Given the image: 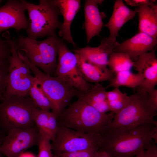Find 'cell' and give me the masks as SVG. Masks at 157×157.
Masks as SVG:
<instances>
[{"mask_svg":"<svg viewBox=\"0 0 157 157\" xmlns=\"http://www.w3.org/2000/svg\"><path fill=\"white\" fill-rule=\"evenodd\" d=\"M156 131L157 124L109 130L102 135L103 142L99 150L105 151L112 157H134L140 149L149 147L152 135Z\"/></svg>","mask_w":157,"mask_h":157,"instance_id":"obj_1","label":"cell"},{"mask_svg":"<svg viewBox=\"0 0 157 157\" xmlns=\"http://www.w3.org/2000/svg\"><path fill=\"white\" fill-rule=\"evenodd\" d=\"M115 115L112 112H100L78 98L60 115L58 123L81 132L102 135L110 129Z\"/></svg>","mask_w":157,"mask_h":157,"instance_id":"obj_2","label":"cell"},{"mask_svg":"<svg viewBox=\"0 0 157 157\" xmlns=\"http://www.w3.org/2000/svg\"><path fill=\"white\" fill-rule=\"evenodd\" d=\"M19 57L29 67L43 92L50 101L52 112L57 118L75 97H80L82 92L63 79L45 74L32 64L24 54Z\"/></svg>","mask_w":157,"mask_h":157,"instance_id":"obj_3","label":"cell"},{"mask_svg":"<svg viewBox=\"0 0 157 157\" xmlns=\"http://www.w3.org/2000/svg\"><path fill=\"white\" fill-rule=\"evenodd\" d=\"M56 35L42 40L30 39L19 34L13 41L17 51L24 52L30 62L46 74H54L60 40Z\"/></svg>","mask_w":157,"mask_h":157,"instance_id":"obj_4","label":"cell"},{"mask_svg":"<svg viewBox=\"0 0 157 157\" xmlns=\"http://www.w3.org/2000/svg\"><path fill=\"white\" fill-rule=\"evenodd\" d=\"M21 1L28 13V38L36 40L56 35V30L62 23L58 19L61 14L54 0H40L38 4Z\"/></svg>","mask_w":157,"mask_h":157,"instance_id":"obj_5","label":"cell"},{"mask_svg":"<svg viewBox=\"0 0 157 157\" xmlns=\"http://www.w3.org/2000/svg\"><path fill=\"white\" fill-rule=\"evenodd\" d=\"M138 88L137 92L131 96L128 104L115 114L108 131L157 124L154 119L157 110L149 103L147 92L141 87Z\"/></svg>","mask_w":157,"mask_h":157,"instance_id":"obj_6","label":"cell"},{"mask_svg":"<svg viewBox=\"0 0 157 157\" xmlns=\"http://www.w3.org/2000/svg\"><path fill=\"white\" fill-rule=\"evenodd\" d=\"M38 108L29 97L15 96L0 102V125L7 130L34 126Z\"/></svg>","mask_w":157,"mask_h":157,"instance_id":"obj_7","label":"cell"},{"mask_svg":"<svg viewBox=\"0 0 157 157\" xmlns=\"http://www.w3.org/2000/svg\"><path fill=\"white\" fill-rule=\"evenodd\" d=\"M3 37L9 42L11 52L4 99L15 96L28 97L35 78L31 74L29 67L19 56L10 33L5 32Z\"/></svg>","mask_w":157,"mask_h":157,"instance_id":"obj_8","label":"cell"},{"mask_svg":"<svg viewBox=\"0 0 157 157\" xmlns=\"http://www.w3.org/2000/svg\"><path fill=\"white\" fill-rule=\"evenodd\" d=\"M54 140L51 143L53 156L64 153L100 148L102 136L95 133H83L58 125Z\"/></svg>","mask_w":157,"mask_h":157,"instance_id":"obj_9","label":"cell"},{"mask_svg":"<svg viewBox=\"0 0 157 157\" xmlns=\"http://www.w3.org/2000/svg\"><path fill=\"white\" fill-rule=\"evenodd\" d=\"M58 60L55 76L60 77L79 90L85 92L93 84L85 81L79 70L76 55L60 39L58 47Z\"/></svg>","mask_w":157,"mask_h":157,"instance_id":"obj_10","label":"cell"},{"mask_svg":"<svg viewBox=\"0 0 157 157\" xmlns=\"http://www.w3.org/2000/svg\"><path fill=\"white\" fill-rule=\"evenodd\" d=\"M39 139L37 127L12 129L3 139L0 151L6 157H18L27 149L38 145Z\"/></svg>","mask_w":157,"mask_h":157,"instance_id":"obj_11","label":"cell"},{"mask_svg":"<svg viewBox=\"0 0 157 157\" xmlns=\"http://www.w3.org/2000/svg\"><path fill=\"white\" fill-rule=\"evenodd\" d=\"M26 10L21 0H9L0 7V34L10 28L17 31L26 30L29 21L25 15Z\"/></svg>","mask_w":157,"mask_h":157,"instance_id":"obj_12","label":"cell"},{"mask_svg":"<svg viewBox=\"0 0 157 157\" xmlns=\"http://www.w3.org/2000/svg\"><path fill=\"white\" fill-rule=\"evenodd\" d=\"M157 44V38L139 32L121 43L116 42L114 44L113 51L124 53L135 61L140 55L152 50Z\"/></svg>","mask_w":157,"mask_h":157,"instance_id":"obj_13","label":"cell"},{"mask_svg":"<svg viewBox=\"0 0 157 157\" xmlns=\"http://www.w3.org/2000/svg\"><path fill=\"white\" fill-rule=\"evenodd\" d=\"M156 48L140 55L134 61L133 67L142 74L144 80L141 87L147 92L155 88L157 84V58Z\"/></svg>","mask_w":157,"mask_h":157,"instance_id":"obj_14","label":"cell"},{"mask_svg":"<svg viewBox=\"0 0 157 157\" xmlns=\"http://www.w3.org/2000/svg\"><path fill=\"white\" fill-rule=\"evenodd\" d=\"M114 44L108 37L104 38L99 45L96 47L89 46L74 50L83 59L102 68L107 67L109 56L113 51Z\"/></svg>","mask_w":157,"mask_h":157,"instance_id":"obj_15","label":"cell"},{"mask_svg":"<svg viewBox=\"0 0 157 157\" xmlns=\"http://www.w3.org/2000/svg\"><path fill=\"white\" fill-rule=\"evenodd\" d=\"M104 1L103 0L85 1L84 25L88 44L94 37L99 35L101 31L103 26V20L106 15L104 13L99 11L98 6Z\"/></svg>","mask_w":157,"mask_h":157,"instance_id":"obj_16","label":"cell"},{"mask_svg":"<svg viewBox=\"0 0 157 157\" xmlns=\"http://www.w3.org/2000/svg\"><path fill=\"white\" fill-rule=\"evenodd\" d=\"M59 9L64 21L59 28V36L63 40L72 44L76 45L72 37L70 27L72 22L81 7L80 0H54Z\"/></svg>","mask_w":157,"mask_h":157,"instance_id":"obj_17","label":"cell"},{"mask_svg":"<svg viewBox=\"0 0 157 157\" xmlns=\"http://www.w3.org/2000/svg\"><path fill=\"white\" fill-rule=\"evenodd\" d=\"M138 11V9L134 10L130 9L122 0L115 1L112 15L108 22L104 25L108 28L110 33L108 37L113 44L116 42L121 28L127 22L133 19Z\"/></svg>","mask_w":157,"mask_h":157,"instance_id":"obj_18","label":"cell"},{"mask_svg":"<svg viewBox=\"0 0 157 157\" xmlns=\"http://www.w3.org/2000/svg\"><path fill=\"white\" fill-rule=\"evenodd\" d=\"M74 53L77 57L79 72L86 82L95 83L109 82L114 77L115 74L108 67L102 68L88 63Z\"/></svg>","mask_w":157,"mask_h":157,"instance_id":"obj_19","label":"cell"},{"mask_svg":"<svg viewBox=\"0 0 157 157\" xmlns=\"http://www.w3.org/2000/svg\"><path fill=\"white\" fill-rule=\"evenodd\" d=\"M139 32L157 37V5L155 3L138 7Z\"/></svg>","mask_w":157,"mask_h":157,"instance_id":"obj_20","label":"cell"},{"mask_svg":"<svg viewBox=\"0 0 157 157\" xmlns=\"http://www.w3.org/2000/svg\"><path fill=\"white\" fill-rule=\"evenodd\" d=\"M107 91L103 85L96 83L87 91L83 92L78 98L98 111L102 113H107L110 110L108 103Z\"/></svg>","mask_w":157,"mask_h":157,"instance_id":"obj_21","label":"cell"},{"mask_svg":"<svg viewBox=\"0 0 157 157\" xmlns=\"http://www.w3.org/2000/svg\"><path fill=\"white\" fill-rule=\"evenodd\" d=\"M143 80V75L139 73L135 74L131 70L123 71L115 75L107 87L125 86L135 89L141 86Z\"/></svg>","mask_w":157,"mask_h":157,"instance_id":"obj_22","label":"cell"},{"mask_svg":"<svg viewBox=\"0 0 157 157\" xmlns=\"http://www.w3.org/2000/svg\"><path fill=\"white\" fill-rule=\"evenodd\" d=\"M134 64V62L126 54L113 51L109 56L108 66L115 75L122 71L131 70Z\"/></svg>","mask_w":157,"mask_h":157,"instance_id":"obj_23","label":"cell"},{"mask_svg":"<svg viewBox=\"0 0 157 157\" xmlns=\"http://www.w3.org/2000/svg\"><path fill=\"white\" fill-rule=\"evenodd\" d=\"M107 99L110 110L115 114L126 106L131 99V96L122 92L118 88L107 91Z\"/></svg>","mask_w":157,"mask_h":157,"instance_id":"obj_24","label":"cell"},{"mask_svg":"<svg viewBox=\"0 0 157 157\" xmlns=\"http://www.w3.org/2000/svg\"><path fill=\"white\" fill-rule=\"evenodd\" d=\"M28 96L39 108L45 111L51 110V104L42 90L36 78L30 90Z\"/></svg>","mask_w":157,"mask_h":157,"instance_id":"obj_25","label":"cell"},{"mask_svg":"<svg viewBox=\"0 0 157 157\" xmlns=\"http://www.w3.org/2000/svg\"><path fill=\"white\" fill-rule=\"evenodd\" d=\"M39 131L40 139L38 144L39 152L38 157H53L50 138L44 132Z\"/></svg>","mask_w":157,"mask_h":157,"instance_id":"obj_26","label":"cell"},{"mask_svg":"<svg viewBox=\"0 0 157 157\" xmlns=\"http://www.w3.org/2000/svg\"><path fill=\"white\" fill-rule=\"evenodd\" d=\"M50 111L42 110L38 108L35 110L33 116V120L39 131L45 133Z\"/></svg>","mask_w":157,"mask_h":157,"instance_id":"obj_27","label":"cell"},{"mask_svg":"<svg viewBox=\"0 0 157 157\" xmlns=\"http://www.w3.org/2000/svg\"><path fill=\"white\" fill-rule=\"evenodd\" d=\"M58 118L52 112L50 111L45 133L49 136L51 141L55 139L58 128Z\"/></svg>","mask_w":157,"mask_h":157,"instance_id":"obj_28","label":"cell"},{"mask_svg":"<svg viewBox=\"0 0 157 157\" xmlns=\"http://www.w3.org/2000/svg\"><path fill=\"white\" fill-rule=\"evenodd\" d=\"M11 48L8 40L0 37V65L9 64L11 56Z\"/></svg>","mask_w":157,"mask_h":157,"instance_id":"obj_29","label":"cell"},{"mask_svg":"<svg viewBox=\"0 0 157 157\" xmlns=\"http://www.w3.org/2000/svg\"><path fill=\"white\" fill-rule=\"evenodd\" d=\"M9 64L0 65V102L4 99V94L6 88Z\"/></svg>","mask_w":157,"mask_h":157,"instance_id":"obj_30","label":"cell"},{"mask_svg":"<svg viewBox=\"0 0 157 157\" xmlns=\"http://www.w3.org/2000/svg\"><path fill=\"white\" fill-rule=\"evenodd\" d=\"M97 151L92 149L62 153L53 157H95V153Z\"/></svg>","mask_w":157,"mask_h":157,"instance_id":"obj_31","label":"cell"},{"mask_svg":"<svg viewBox=\"0 0 157 157\" xmlns=\"http://www.w3.org/2000/svg\"><path fill=\"white\" fill-rule=\"evenodd\" d=\"M147 93L149 103L153 108L157 110V90L154 88Z\"/></svg>","mask_w":157,"mask_h":157,"instance_id":"obj_32","label":"cell"},{"mask_svg":"<svg viewBox=\"0 0 157 157\" xmlns=\"http://www.w3.org/2000/svg\"><path fill=\"white\" fill-rule=\"evenodd\" d=\"M126 3L133 7H139L143 4H150L155 3V0H125Z\"/></svg>","mask_w":157,"mask_h":157,"instance_id":"obj_33","label":"cell"},{"mask_svg":"<svg viewBox=\"0 0 157 157\" xmlns=\"http://www.w3.org/2000/svg\"><path fill=\"white\" fill-rule=\"evenodd\" d=\"M144 157H157V147L153 142L149 147L144 150Z\"/></svg>","mask_w":157,"mask_h":157,"instance_id":"obj_34","label":"cell"},{"mask_svg":"<svg viewBox=\"0 0 157 157\" xmlns=\"http://www.w3.org/2000/svg\"><path fill=\"white\" fill-rule=\"evenodd\" d=\"M95 157H112L107 152L102 150H98L95 153Z\"/></svg>","mask_w":157,"mask_h":157,"instance_id":"obj_35","label":"cell"},{"mask_svg":"<svg viewBox=\"0 0 157 157\" xmlns=\"http://www.w3.org/2000/svg\"><path fill=\"white\" fill-rule=\"evenodd\" d=\"M144 149H142L139 151L135 155V157H144Z\"/></svg>","mask_w":157,"mask_h":157,"instance_id":"obj_36","label":"cell"},{"mask_svg":"<svg viewBox=\"0 0 157 157\" xmlns=\"http://www.w3.org/2000/svg\"><path fill=\"white\" fill-rule=\"evenodd\" d=\"M152 139H153L154 141V143L156 144L157 143V131L155 132L152 135Z\"/></svg>","mask_w":157,"mask_h":157,"instance_id":"obj_37","label":"cell"},{"mask_svg":"<svg viewBox=\"0 0 157 157\" xmlns=\"http://www.w3.org/2000/svg\"><path fill=\"white\" fill-rule=\"evenodd\" d=\"M3 139H2V137L0 135V147L3 142ZM2 154L0 151V157H2Z\"/></svg>","mask_w":157,"mask_h":157,"instance_id":"obj_38","label":"cell"},{"mask_svg":"<svg viewBox=\"0 0 157 157\" xmlns=\"http://www.w3.org/2000/svg\"><path fill=\"white\" fill-rule=\"evenodd\" d=\"M2 0H0V4H1V3H2Z\"/></svg>","mask_w":157,"mask_h":157,"instance_id":"obj_39","label":"cell"}]
</instances>
